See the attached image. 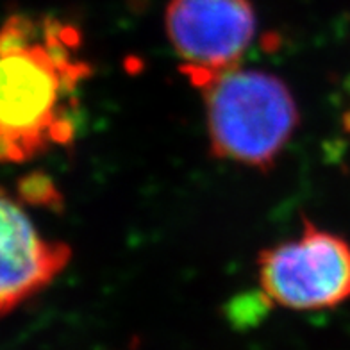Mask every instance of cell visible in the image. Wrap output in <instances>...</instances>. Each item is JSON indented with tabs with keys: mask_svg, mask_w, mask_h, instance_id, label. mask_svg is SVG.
Here are the masks:
<instances>
[{
	"mask_svg": "<svg viewBox=\"0 0 350 350\" xmlns=\"http://www.w3.org/2000/svg\"><path fill=\"white\" fill-rule=\"evenodd\" d=\"M165 29L180 72L197 88L213 75L241 65L258 20L250 0H170Z\"/></svg>",
	"mask_w": 350,
	"mask_h": 350,
	"instance_id": "277c9868",
	"label": "cell"
},
{
	"mask_svg": "<svg viewBox=\"0 0 350 350\" xmlns=\"http://www.w3.org/2000/svg\"><path fill=\"white\" fill-rule=\"evenodd\" d=\"M70 261V245L46 238L22 198L0 188V317L40 295Z\"/></svg>",
	"mask_w": 350,
	"mask_h": 350,
	"instance_id": "5b68a950",
	"label": "cell"
},
{
	"mask_svg": "<svg viewBox=\"0 0 350 350\" xmlns=\"http://www.w3.org/2000/svg\"><path fill=\"white\" fill-rule=\"evenodd\" d=\"M18 197L25 204L43 206V208H59L63 197L52 180L43 174H33L23 177L18 185Z\"/></svg>",
	"mask_w": 350,
	"mask_h": 350,
	"instance_id": "8992f818",
	"label": "cell"
},
{
	"mask_svg": "<svg viewBox=\"0 0 350 350\" xmlns=\"http://www.w3.org/2000/svg\"><path fill=\"white\" fill-rule=\"evenodd\" d=\"M258 282L268 302L323 311L350 299V243L304 218L295 238L261 249Z\"/></svg>",
	"mask_w": 350,
	"mask_h": 350,
	"instance_id": "3957f363",
	"label": "cell"
},
{
	"mask_svg": "<svg viewBox=\"0 0 350 350\" xmlns=\"http://www.w3.org/2000/svg\"><path fill=\"white\" fill-rule=\"evenodd\" d=\"M92 74L72 22L16 13L0 23V163L22 165L72 145Z\"/></svg>",
	"mask_w": 350,
	"mask_h": 350,
	"instance_id": "6da1fadb",
	"label": "cell"
},
{
	"mask_svg": "<svg viewBox=\"0 0 350 350\" xmlns=\"http://www.w3.org/2000/svg\"><path fill=\"white\" fill-rule=\"evenodd\" d=\"M197 90L213 156L259 172L272 170L300 122L290 86L272 72L238 65Z\"/></svg>",
	"mask_w": 350,
	"mask_h": 350,
	"instance_id": "7a4b0ae2",
	"label": "cell"
}]
</instances>
